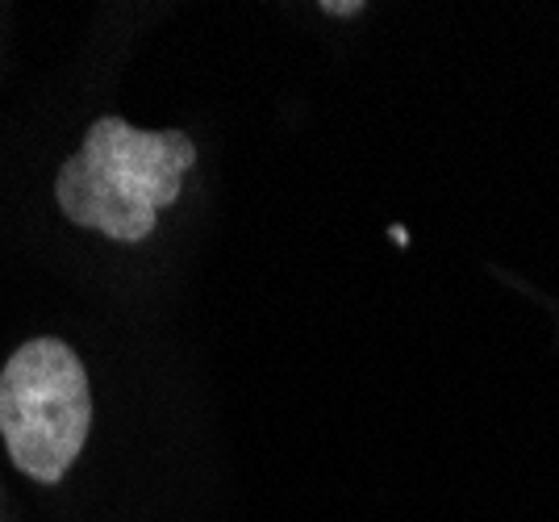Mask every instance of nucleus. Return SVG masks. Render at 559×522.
<instances>
[{"instance_id":"nucleus-1","label":"nucleus","mask_w":559,"mask_h":522,"mask_svg":"<svg viewBox=\"0 0 559 522\" xmlns=\"http://www.w3.org/2000/svg\"><path fill=\"white\" fill-rule=\"evenodd\" d=\"M197 146L180 130H134L126 118H96L80 151L59 167L55 201L71 226L117 242H142L159 210L180 201Z\"/></svg>"},{"instance_id":"nucleus-2","label":"nucleus","mask_w":559,"mask_h":522,"mask_svg":"<svg viewBox=\"0 0 559 522\" xmlns=\"http://www.w3.org/2000/svg\"><path fill=\"white\" fill-rule=\"evenodd\" d=\"M93 430L84 364L63 339H29L0 372V439L29 481L59 485Z\"/></svg>"},{"instance_id":"nucleus-3","label":"nucleus","mask_w":559,"mask_h":522,"mask_svg":"<svg viewBox=\"0 0 559 522\" xmlns=\"http://www.w3.org/2000/svg\"><path fill=\"white\" fill-rule=\"evenodd\" d=\"M322 13H334V17H355V13H364V4H359V0H347V4L322 0Z\"/></svg>"}]
</instances>
